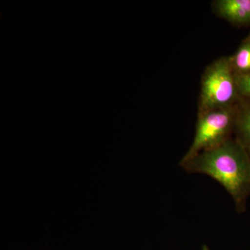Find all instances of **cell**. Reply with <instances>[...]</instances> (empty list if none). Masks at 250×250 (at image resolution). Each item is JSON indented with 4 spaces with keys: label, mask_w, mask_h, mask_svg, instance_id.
<instances>
[{
    "label": "cell",
    "mask_w": 250,
    "mask_h": 250,
    "mask_svg": "<svg viewBox=\"0 0 250 250\" xmlns=\"http://www.w3.org/2000/svg\"><path fill=\"white\" fill-rule=\"evenodd\" d=\"M238 93L250 97V74L236 76Z\"/></svg>",
    "instance_id": "7"
},
{
    "label": "cell",
    "mask_w": 250,
    "mask_h": 250,
    "mask_svg": "<svg viewBox=\"0 0 250 250\" xmlns=\"http://www.w3.org/2000/svg\"><path fill=\"white\" fill-rule=\"evenodd\" d=\"M181 166L214 179L232 197L237 209H244L250 194V155L238 140L229 139Z\"/></svg>",
    "instance_id": "1"
},
{
    "label": "cell",
    "mask_w": 250,
    "mask_h": 250,
    "mask_svg": "<svg viewBox=\"0 0 250 250\" xmlns=\"http://www.w3.org/2000/svg\"><path fill=\"white\" fill-rule=\"evenodd\" d=\"M202 250H210V249L209 248H208V246H206V245H205V246H203V247H202Z\"/></svg>",
    "instance_id": "8"
},
{
    "label": "cell",
    "mask_w": 250,
    "mask_h": 250,
    "mask_svg": "<svg viewBox=\"0 0 250 250\" xmlns=\"http://www.w3.org/2000/svg\"><path fill=\"white\" fill-rule=\"evenodd\" d=\"M236 117L231 107L202 111L197 121L192 146L181 161L180 165L229 139L230 132L235 126Z\"/></svg>",
    "instance_id": "3"
},
{
    "label": "cell",
    "mask_w": 250,
    "mask_h": 250,
    "mask_svg": "<svg viewBox=\"0 0 250 250\" xmlns=\"http://www.w3.org/2000/svg\"><path fill=\"white\" fill-rule=\"evenodd\" d=\"M230 61L236 76L250 74V33L242 41Z\"/></svg>",
    "instance_id": "5"
},
{
    "label": "cell",
    "mask_w": 250,
    "mask_h": 250,
    "mask_svg": "<svg viewBox=\"0 0 250 250\" xmlns=\"http://www.w3.org/2000/svg\"><path fill=\"white\" fill-rule=\"evenodd\" d=\"M238 134V141L250 155V104L236 115L235 126Z\"/></svg>",
    "instance_id": "6"
},
{
    "label": "cell",
    "mask_w": 250,
    "mask_h": 250,
    "mask_svg": "<svg viewBox=\"0 0 250 250\" xmlns=\"http://www.w3.org/2000/svg\"><path fill=\"white\" fill-rule=\"evenodd\" d=\"M238 93L236 75L230 58L215 61L206 70L202 82V112L231 107Z\"/></svg>",
    "instance_id": "2"
},
{
    "label": "cell",
    "mask_w": 250,
    "mask_h": 250,
    "mask_svg": "<svg viewBox=\"0 0 250 250\" xmlns=\"http://www.w3.org/2000/svg\"><path fill=\"white\" fill-rule=\"evenodd\" d=\"M215 9L221 17L236 24H250V0H219Z\"/></svg>",
    "instance_id": "4"
}]
</instances>
